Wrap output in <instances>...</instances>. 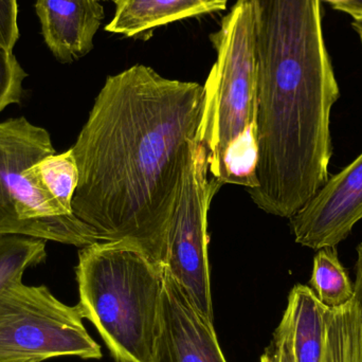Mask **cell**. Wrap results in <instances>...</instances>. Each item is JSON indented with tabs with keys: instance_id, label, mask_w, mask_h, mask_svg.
<instances>
[{
	"instance_id": "1",
	"label": "cell",
	"mask_w": 362,
	"mask_h": 362,
	"mask_svg": "<svg viewBox=\"0 0 362 362\" xmlns=\"http://www.w3.org/2000/svg\"><path fill=\"white\" fill-rule=\"evenodd\" d=\"M204 99V85L142 64L106 78L71 148L78 171L72 211L101 242L133 243L163 268Z\"/></svg>"
},
{
	"instance_id": "2",
	"label": "cell",
	"mask_w": 362,
	"mask_h": 362,
	"mask_svg": "<svg viewBox=\"0 0 362 362\" xmlns=\"http://www.w3.org/2000/svg\"><path fill=\"white\" fill-rule=\"evenodd\" d=\"M210 40L217 57L204 85V107L196 139L206 148L213 178L223 185L253 189L257 161V78L250 1L236 0Z\"/></svg>"
},
{
	"instance_id": "3",
	"label": "cell",
	"mask_w": 362,
	"mask_h": 362,
	"mask_svg": "<svg viewBox=\"0 0 362 362\" xmlns=\"http://www.w3.org/2000/svg\"><path fill=\"white\" fill-rule=\"evenodd\" d=\"M163 274L133 243L97 242L78 251V305L116 362H151Z\"/></svg>"
},
{
	"instance_id": "4",
	"label": "cell",
	"mask_w": 362,
	"mask_h": 362,
	"mask_svg": "<svg viewBox=\"0 0 362 362\" xmlns=\"http://www.w3.org/2000/svg\"><path fill=\"white\" fill-rule=\"evenodd\" d=\"M55 154L50 134L25 117L0 122V236L23 235L83 248L93 228L53 199L30 171Z\"/></svg>"
},
{
	"instance_id": "5",
	"label": "cell",
	"mask_w": 362,
	"mask_h": 362,
	"mask_svg": "<svg viewBox=\"0 0 362 362\" xmlns=\"http://www.w3.org/2000/svg\"><path fill=\"white\" fill-rule=\"evenodd\" d=\"M80 306L59 301L45 285L17 281L0 291V361L102 358Z\"/></svg>"
},
{
	"instance_id": "6",
	"label": "cell",
	"mask_w": 362,
	"mask_h": 362,
	"mask_svg": "<svg viewBox=\"0 0 362 362\" xmlns=\"http://www.w3.org/2000/svg\"><path fill=\"white\" fill-rule=\"evenodd\" d=\"M204 146L194 139L189 144L180 193L170 221L163 268L173 276L193 308L214 323L210 266L208 212L215 194L223 187L208 178Z\"/></svg>"
},
{
	"instance_id": "7",
	"label": "cell",
	"mask_w": 362,
	"mask_h": 362,
	"mask_svg": "<svg viewBox=\"0 0 362 362\" xmlns=\"http://www.w3.org/2000/svg\"><path fill=\"white\" fill-rule=\"evenodd\" d=\"M289 219L301 246L318 251L344 242L362 219V153Z\"/></svg>"
},
{
	"instance_id": "8",
	"label": "cell",
	"mask_w": 362,
	"mask_h": 362,
	"mask_svg": "<svg viewBox=\"0 0 362 362\" xmlns=\"http://www.w3.org/2000/svg\"><path fill=\"white\" fill-rule=\"evenodd\" d=\"M151 362H227L214 323L193 308L165 268Z\"/></svg>"
},
{
	"instance_id": "9",
	"label": "cell",
	"mask_w": 362,
	"mask_h": 362,
	"mask_svg": "<svg viewBox=\"0 0 362 362\" xmlns=\"http://www.w3.org/2000/svg\"><path fill=\"white\" fill-rule=\"evenodd\" d=\"M42 37L55 59L63 64L82 59L105 17L99 0H36Z\"/></svg>"
},
{
	"instance_id": "10",
	"label": "cell",
	"mask_w": 362,
	"mask_h": 362,
	"mask_svg": "<svg viewBox=\"0 0 362 362\" xmlns=\"http://www.w3.org/2000/svg\"><path fill=\"white\" fill-rule=\"evenodd\" d=\"M229 0H117L116 12L105 30L138 37L183 19L221 12Z\"/></svg>"
},
{
	"instance_id": "11",
	"label": "cell",
	"mask_w": 362,
	"mask_h": 362,
	"mask_svg": "<svg viewBox=\"0 0 362 362\" xmlns=\"http://www.w3.org/2000/svg\"><path fill=\"white\" fill-rule=\"evenodd\" d=\"M327 310L312 287L298 284L291 289L285 312L291 320L296 362H322Z\"/></svg>"
},
{
	"instance_id": "12",
	"label": "cell",
	"mask_w": 362,
	"mask_h": 362,
	"mask_svg": "<svg viewBox=\"0 0 362 362\" xmlns=\"http://www.w3.org/2000/svg\"><path fill=\"white\" fill-rule=\"evenodd\" d=\"M322 362H362V317L354 299L327 310Z\"/></svg>"
},
{
	"instance_id": "13",
	"label": "cell",
	"mask_w": 362,
	"mask_h": 362,
	"mask_svg": "<svg viewBox=\"0 0 362 362\" xmlns=\"http://www.w3.org/2000/svg\"><path fill=\"white\" fill-rule=\"evenodd\" d=\"M312 289L319 301L327 308L346 305L354 297V285L340 263L336 247L318 250L314 259Z\"/></svg>"
},
{
	"instance_id": "14",
	"label": "cell",
	"mask_w": 362,
	"mask_h": 362,
	"mask_svg": "<svg viewBox=\"0 0 362 362\" xmlns=\"http://www.w3.org/2000/svg\"><path fill=\"white\" fill-rule=\"evenodd\" d=\"M47 193L65 210L72 211V199L78 187V171L71 148L62 154L45 157L30 168Z\"/></svg>"
},
{
	"instance_id": "15",
	"label": "cell",
	"mask_w": 362,
	"mask_h": 362,
	"mask_svg": "<svg viewBox=\"0 0 362 362\" xmlns=\"http://www.w3.org/2000/svg\"><path fill=\"white\" fill-rule=\"evenodd\" d=\"M46 240L23 235L0 236V291L17 281L29 268L45 263Z\"/></svg>"
},
{
	"instance_id": "16",
	"label": "cell",
	"mask_w": 362,
	"mask_h": 362,
	"mask_svg": "<svg viewBox=\"0 0 362 362\" xmlns=\"http://www.w3.org/2000/svg\"><path fill=\"white\" fill-rule=\"evenodd\" d=\"M27 76L13 51L0 45V114L8 106L21 103Z\"/></svg>"
},
{
	"instance_id": "17",
	"label": "cell",
	"mask_w": 362,
	"mask_h": 362,
	"mask_svg": "<svg viewBox=\"0 0 362 362\" xmlns=\"http://www.w3.org/2000/svg\"><path fill=\"white\" fill-rule=\"evenodd\" d=\"M17 0H0V45L13 51L19 38Z\"/></svg>"
},
{
	"instance_id": "18",
	"label": "cell",
	"mask_w": 362,
	"mask_h": 362,
	"mask_svg": "<svg viewBox=\"0 0 362 362\" xmlns=\"http://www.w3.org/2000/svg\"><path fill=\"white\" fill-rule=\"evenodd\" d=\"M276 362H296L291 340V320L285 312L278 329L274 332V339L270 344Z\"/></svg>"
},
{
	"instance_id": "19",
	"label": "cell",
	"mask_w": 362,
	"mask_h": 362,
	"mask_svg": "<svg viewBox=\"0 0 362 362\" xmlns=\"http://www.w3.org/2000/svg\"><path fill=\"white\" fill-rule=\"evenodd\" d=\"M356 270V280L354 284V301L361 310L362 317V243L357 247V261L355 264Z\"/></svg>"
},
{
	"instance_id": "20",
	"label": "cell",
	"mask_w": 362,
	"mask_h": 362,
	"mask_svg": "<svg viewBox=\"0 0 362 362\" xmlns=\"http://www.w3.org/2000/svg\"><path fill=\"white\" fill-rule=\"evenodd\" d=\"M259 362H276V357H274V352H272L270 346L266 350V352L264 353L263 356L261 357V361Z\"/></svg>"
},
{
	"instance_id": "21",
	"label": "cell",
	"mask_w": 362,
	"mask_h": 362,
	"mask_svg": "<svg viewBox=\"0 0 362 362\" xmlns=\"http://www.w3.org/2000/svg\"><path fill=\"white\" fill-rule=\"evenodd\" d=\"M353 28H354L356 33L358 34L359 40H361V49H362V21H353Z\"/></svg>"
},
{
	"instance_id": "22",
	"label": "cell",
	"mask_w": 362,
	"mask_h": 362,
	"mask_svg": "<svg viewBox=\"0 0 362 362\" xmlns=\"http://www.w3.org/2000/svg\"><path fill=\"white\" fill-rule=\"evenodd\" d=\"M346 8H358L362 6V0H350V2H346Z\"/></svg>"
},
{
	"instance_id": "23",
	"label": "cell",
	"mask_w": 362,
	"mask_h": 362,
	"mask_svg": "<svg viewBox=\"0 0 362 362\" xmlns=\"http://www.w3.org/2000/svg\"><path fill=\"white\" fill-rule=\"evenodd\" d=\"M325 1L331 2L333 6H338V4H346V2L350 1V0H325Z\"/></svg>"
},
{
	"instance_id": "24",
	"label": "cell",
	"mask_w": 362,
	"mask_h": 362,
	"mask_svg": "<svg viewBox=\"0 0 362 362\" xmlns=\"http://www.w3.org/2000/svg\"><path fill=\"white\" fill-rule=\"evenodd\" d=\"M0 362H36L33 361H0Z\"/></svg>"
},
{
	"instance_id": "25",
	"label": "cell",
	"mask_w": 362,
	"mask_h": 362,
	"mask_svg": "<svg viewBox=\"0 0 362 362\" xmlns=\"http://www.w3.org/2000/svg\"><path fill=\"white\" fill-rule=\"evenodd\" d=\"M99 1H104V0H99ZM110 1H114V2H116L117 0H110Z\"/></svg>"
}]
</instances>
